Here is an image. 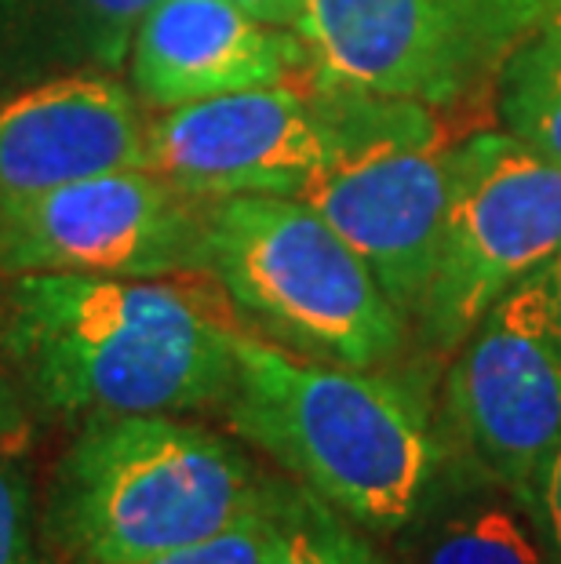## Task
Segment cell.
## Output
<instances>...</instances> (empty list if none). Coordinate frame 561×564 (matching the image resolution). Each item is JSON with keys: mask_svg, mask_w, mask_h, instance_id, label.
I'll use <instances>...</instances> for the list:
<instances>
[{"mask_svg": "<svg viewBox=\"0 0 561 564\" xmlns=\"http://www.w3.org/2000/svg\"><path fill=\"white\" fill-rule=\"evenodd\" d=\"M561 251V164L504 131L456 142L438 270L416 324L434 354H456L504 295Z\"/></svg>", "mask_w": 561, "mask_h": 564, "instance_id": "obj_6", "label": "cell"}, {"mask_svg": "<svg viewBox=\"0 0 561 564\" xmlns=\"http://www.w3.org/2000/svg\"><path fill=\"white\" fill-rule=\"evenodd\" d=\"M270 477L212 430L175 415L88 419L41 510L52 564H139L226 532Z\"/></svg>", "mask_w": 561, "mask_h": 564, "instance_id": "obj_3", "label": "cell"}, {"mask_svg": "<svg viewBox=\"0 0 561 564\" xmlns=\"http://www.w3.org/2000/svg\"><path fill=\"white\" fill-rule=\"evenodd\" d=\"M496 314L532 335L561 361V251L532 270L515 292L496 303Z\"/></svg>", "mask_w": 561, "mask_h": 564, "instance_id": "obj_17", "label": "cell"}, {"mask_svg": "<svg viewBox=\"0 0 561 564\" xmlns=\"http://www.w3.org/2000/svg\"><path fill=\"white\" fill-rule=\"evenodd\" d=\"M445 401L482 470L540 528L561 448V361L493 310L456 350Z\"/></svg>", "mask_w": 561, "mask_h": 564, "instance_id": "obj_9", "label": "cell"}, {"mask_svg": "<svg viewBox=\"0 0 561 564\" xmlns=\"http://www.w3.org/2000/svg\"><path fill=\"white\" fill-rule=\"evenodd\" d=\"M128 55L136 95L158 113L314 69L300 33L259 22L234 0H158Z\"/></svg>", "mask_w": 561, "mask_h": 564, "instance_id": "obj_11", "label": "cell"}, {"mask_svg": "<svg viewBox=\"0 0 561 564\" xmlns=\"http://www.w3.org/2000/svg\"><path fill=\"white\" fill-rule=\"evenodd\" d=\"M22 434H26V408H22V398L11 387V379L0 371V444L15 441Z\"/></svg>", "mask_w": 561, "mask_h": 564, "instance_id": "obj_22", "label": "cell"}, {"mask_svg": "<svg viewBox=\"0 0 561 564\" xmlns=\"http://www.w3.org/2000/svg\"><path fill=\"white\" fill-rule=\"evenodd\" d=\"M460 139L431 106L354 88L339 153L295 197L365 259L404 321L431 292Z\"/></svg>", "mask_w": 561, "mask_h": 564, "instance_id": "obj_5", "label": "cell"}, {"mask_svg": "<svg viewBox=\"0 0 561 564\" xmlns=\"http://www.w3.org/2000/svg\"><path fill=\"white\" fill-rule=\"evenodd\" d=\"M208 273L259 339L314 361L390 368L409 321L365 259L295 197H212Z\"/></svg>", "mask_w": 561, "mask_h": 564, "instance_id": "obj_4", "label": "cell"}, {"mask_svg": "<svg viewBox=\"0 0 561 564\" xmlns=\"http://www.w3.org/2000/svg\"><path fill=\"white\" fill-rule=\"evenodd\" d=\"M0 564H52L30 485L4 444H0Z\"/></svg>", "mask_w": 561, "mask_h": 564, "instance_id": "obj_18", "label": "cell"}, {"mask_svg": "<svg viewBox=\"0 0 561 564\" xmlns=\"http://www.w3.org/2000/svg\"><path fill=\"white\" fill-rule=\"evenodd\" d=\"M423 564H554L543 532L507 496L460 502L431 528Z\"/></svg>", "mask_w": 561, "mask_h": 564, "instance_id": "obj_16", "label": "cell"}, {"mask_svg": "<svg viewBox=\"0 0 561 564\" xmlns=\"http://www.w3.org/2000/svg\"><path fill=\"white\" fill-rule=\"evenodd\" d=\"M354 88L317 69L175 106L147 124V172L201 197H300L346 139Z\"/></svg>", "mask_w": 561, "mask_h": 564, "instance_id": "obj_7", "label": "cell"}, {"mask_svg": "<svg viewBox=\"0 0 561 564\" xmlns=\"http://www.w3.org/2000/svg\"><path fill=\"white\" fill-rule=\"evenodd\" d=\"M241 4L248 15L259 19V22H270V26H284V30H295L303 19V11L310 0H234Z\"/></svg>", "mask_w": 561, "mask_h": 564, "instance_id": "obj_21", "label": "cell"}, {"mask_svg": "<svg viewBox=\"0 0 561 564\" xmlns=\"http://www.w3.org/2000/svg\"><path fill=\"white\" fill-rule=\"evenodd\" d=\"M147 124L110 74H66L0 102V212L77 178L147 164Z\"/></svg>", "mask_w": 561, "mask_h": 564, "instance_id": "obj_10", "label": "cell"}, {"mask_svg": "<svg viewBox=\"0 0 561 564\" xmlns=\"http://www.w3.org/2000/svg\"><path fill=\"white\" fill-rule=\"evenodd\" d=\"M262 564H387L354 521L295 481L270 477Z\"/></svg>", "mask_w": 561, "mask_h": 564, "instance_id": "obj_15", "label": "cell"}, {"mask_svg": "<svg viewBox=\"0 0 561 564\" xmlns=\"http://www.w3.org/2000/svg\"><path fill=\"white\" fill-rule=\"evenodd\" d=\"M496 128L561 164V8L510 47L493 88Z\"/></svg>", "mask_w": 561, "mask_h": 564, "instance_id": "obj_14", "label": "cell"}, {"mask_svg": "<svg viewBox=\"0 0 561 564\" xmlns=\"http://www.w3.org/2000/svg\"><path fill=\"white\" fill-rule=\"evenodd\" d=\"M241 314L208 270L172 278L19 273L0 299V354L58 415L223 408Z\"/></svg>", "mask_w": 561, "mask_h": 564, "instance_id": "obj_1", "label": "cell"}, {"mask_svg": "<svg viewBox=\"0 0 561 564\" xmlns=\"http://www.w3.org/2000/svg\"><path fill=\"white\" fill-rule=\"evenodd\" d=\"M212 197L147 167L77 178L0 212V273L172 278L208 270Z\"/></svg>", "mask_w": 561, "mask_h": 564, "instance_id": "obj_8", "label": "cell"}, {"mask_svg": "<svg viewBox=\"0 0 561 564\" xmlns=\"http://www.w3.org/2000/svg\"><path fill=\"white\" fill-rule=\"evenodd\" d=\"M441 69L449 117L474 102L493 106L507 52L561 0H420Z\"/></svg>", "mask_w": 561, "mask_h": 564, "instance_id": "obj_13", "label": "cell"}, {"mask_svg": "<svg viewBox=\"0 0 561 564\" xmlns=\"http://www.w3.org/2000/svg\"><path fill=\"white\" fill-rule=\"evenodd\" d=\"M158 0H0V84L110 74Z\"/></svg>", "mask_w": 561, "mask_h": 564, "instance_id": "obj_12", "label": "cell"}, {"mask_svg": "<svg viewBox=\"0 0 561 564\" xmlns=\"http://www.w3.org/2000/svg\"><path fill=\"white\" fill-rule=\"evenodd\" d=\"M540 532H543L547 550H551V561L561 564V448H558L554 463H551V474H547Z\"/></svg>", "mask_w": 561, "mask_h": 564, "instance_id": "obj_20", "label": "cell"}, {"mask_svg": "<svg viewBox=\"0 0 561 564\" xmlns=\"http://www.w3.org/2000/svg\"><path fill=\"white\" fill-rule=\"evenodd\" d=\"M262 554H267V496L252 513L234 521L226 532L139 564H262Z\"/></svg>", "mask_w": 561, "mask_h": 564, "instance_id": "obj_19", "label": "cell"}, {"mask_svg": "<svg viewBox=\"0 0 561 564\" xmlns=\"http://www.w3.org/2000/svg\"><path fill=\"white\" fill-rule=\"evenodd\" d=\"M226 423L362 532L420 518L441 466L431 401L409 376L346 368L237 335Z\"/></svg>", "mask_w": 561, "mask_h": 564, "instance_id": "obj_2", "label": "cell"}]
</instances>
